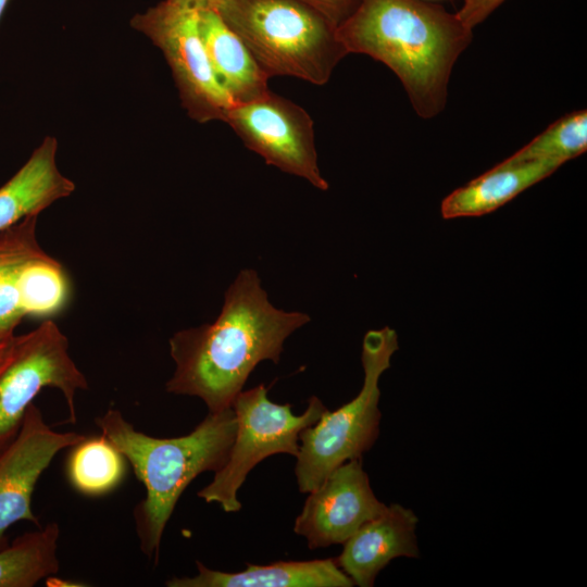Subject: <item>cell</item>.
Returning a JSON list of instances; mask_svg holds the SVG:
<instances>
[{
	"instance_id": "obj_7",
	"label": "cell",
	"mask_w": 587,
	"mask_h": 587,
	"mask_svg": "<svg viewBox=\"0 0 587 587\" xmlns=\"http://www.w3.org/2000/svg\"><path fill=\"white\" fill-rule=\"evenodd\" d=\"M45 387L59 389L70 422H76L75 396L88 382L68 353V340L51 320L16 336L12 355L0 371V452L16 437L24 415Z\"/></svg>"
},
{
	"instance_id": "obj_26",
	"label": "cell",
	"mask_w": 587,
	"mask_h": 587,
	"mask_svg": "<svg viewBox=\"0 0 587 587\" xmlns=\"http://www.w3.org/2000/svg\"><path fill=\"white\" fill-rule=\"evenodd\" d=\"M9 0H0V18L5 10V7L8 4Z\"/></svg>"
},
{
	"instance_id": "obj_10",
	"label": "cell",
	"mask_w": 587,
	"mask_h": 587,
	"mask_svg": "<svg viewBox=\"0 0 587 587\" xmlns=\"http://www.w3.org/2000/svg\"><path fill=\"white\" fill-rule=\"evenodd\" d=\"M224 122L266 164L328 189L317 165L313 121L300 105L268 90L255 100L233 104Z\"/></svg>"
},
{
	"instance_id": "obj_16",
	"label": "cell",
	"mask_w": 587,
	"mask_h": 587,
	"mask_svg": "<svg viewBox=\"0 0 587 587\" xmlns=\"http://www.w3.org/2000/svg\"><path fill=\"white\" fill-rule=\"evenodd\" d=\"M197 15L213 73L233 104L255 100L268 91V76L216 10L201 9Z\"/></svg>"
},
{
	"instance_id": "obj_12",
	"label": "cell",
	"mask_w": 587,
	"mask_h": 587,
	"mask_svg": "<svg viewBox=\"0 0 587 587\" xmlns=\"http://www.w3.org/2000/svg\"><path fill=\"white\" fill-rule=\"evenodd\" d=\"M386 508L375 497L360 459L348 460L310 491L294 532L311 550L344 544Z\"/></svg>"
},
{
	"instance_id": "obj_21",
	"label": "cell",
	"mask_w": 587,
	"mask_h": 587,
	"mask_svg": "<svg viewBox=\"0 0 587 587\" xmlns=\"http://www.w3.org/2000/svg\"><path fill=\"white\" fill-rule=\"evenodd\" d=\"M323 15L335 28L355 9L360 0H298Z\"/></svg>"
},
{
	"instance_id": "obj_22",
	"label": "cell",
	"mask_w": 587,
	"mask_h": 587,
	"mask_svg": "<svg viewBox=\"0 0 587 587\" xmlns=\"http://www.w3.org/2000/svg\"><path fill=\"white\" fill-rule=\"evenodd\" d=\"M505 0H480L472 8L467 10H460L457 13L460 18L473 29L474 26L482 23Z\"/></svg>"
},
{
	"instance_id": "obj_1",
	"label": "cell",
	"mask_w": 587,
	"mask_h": 587,
	"mask_svg": "<svg viewBox=\"0 0 587 587\" xmlns=\"http://www.w3.org/2000/svg\"><path fill=\"white\" fill-rule=\"evenodd\" d=\"M308 322L305 313L276 309L258 273L243 268L226 290L213 323L170 338L176 369L166 391L199 397L212 413L232 408L259 362L278 363L286 338Z\"/></svg>"
},
{
	"instance_id": "obj_3",
	"label": "cell",
	"mask_w": 587,
	"mask_h": 587,
	"mask_svg": "<svg viewBox=\"0 0 587 587\" xmlns=\"http://www.w3.org/2000/svg\"><path fill=\"white\" fill-rule=\"evenodd\" d=\"M96 424L125 457L146 488L134 510L140 549L158 562L164 528L186 487L201 473L218 471L228 460L237 430L233 407L209 414L196 428L176 438H155L138 432L110 408Z\"/></svg>"
},
{
	"instance_id": "obj_25",
	"label": "cell",
	"mask_w": 587,
	"mask_h": 587,
	"mask_svg": "<svg viewBox=\"0 0 587 587\" xmlns=\"http://www.w3.org/2000/svg\"><path fill=\"white\" fill-rule=\"evenodd\" d=\"M480 0H464L461 10H467V9L472 8L473 5H475Z\"/></svg>"
},
{
	"instance_id": "obj_15",
	"label": "cell",
	"mask_w": 587,
	"mask_h": 587,
	"mask_svg": "<svg viewBox=\"0 0 587 587\" xmlns=\"http://www.w3.org/2000/svg\"><path fill=\"white\" fill-rule=\"evenodd\" d=\"M192 577H173L168 587H351L353 582L335 558L311 561H279L268 565L247 564L242 572L214 571L200 561Z\"/></svg>"
},
{
	"instance_id": "obj_6",
	"label": "cell",
	"mask_w": 587,
	"mask_h": 587,
	"mask_svg": "<svg viewBox=\"0 0 587 587\" xmlns=\"http://www.w3.org/2000/svg\"><path fill=\"white\" fill-rule=\"evenodd\" d=\"M237 430L227 462L215 472L213 480L198 492L204 501L217 502L225 512H237L241 503L237 491L248 473L263 459L288 453L297 457L299 434L315 424L326 408L316 397L309 399L302 415H294L290 404H277L261 384L240 391L233 402Z\"/></svg>"
},
{
	"instance_id": "obj_19",
	"label": "cell",
	"mask_w": 587,
	"mask_h": 587,
	"mask_svg": "<svg viewBox=\"0 0 587 587\" xmlns=\"http://www.w3.org/2000/svg\"><path fill=\"white\" fill-rule=\"evenodd\" d=\"M67 475L72 486L86 496L114 489L125 475V457L105 437L85 438L73 447Z\"/></svg>"
},
{
	"instance_id": "obj_20",
	"label": "cell",
	"mask_w": 587,
	"mask_h": 587,
	"mask_svg": "<svg viewBox=\"0 0 587 587\" xmlns=\"http://www.w3.org/2000/svg\"><path fill=\"white\" fill-rule=\"evenodd\" d=\"M587 149V111L579 110L549 125L530 142L505 159L509 162L552 161L560 165Z\"/></svg>"
},
{
	"instance_id": "obj_18",
	"label": "cell",
	"mask_w": 587,
	"mask_h": 587,
	"mask_svg": "<svg viewBox=\"0 0 587 587\" xmlns=\"http://www.w3.org/2000/svg\"><path fill=\"white\" fill-rule=\"evenodd\" d=\"M60 527L51 522L0 550V587H33L59 572Z\"/></svg>"
},
{
	"instance_id": "obj_4",
	"label": "cell",
	"mask_w": 587,
	"mask_h": 587,
	"mask_svg": "<svg viewBox=\"0 0 587 587\" xmlns=\"http://www.w3.org/2000/svg\"><path fill=\"white\" fill-rule=\"evenodd\" d=\"M270 77L326 84L348 54L336 28L298 0H217L213 7Z\"/></svg>"
},
{
	"instance_id": "obj_23",
	"label": "cell",
	"mask_w": 587,
	"mask_h": 587,
	"mask_svg": "<svg viewBox=\"0 0 587 587\" xmlns=\"http://www.w3.org/2000/svg\"><path fill=\"white\" fill-rule=\"evenodd\" d=\"M15 339L16 335L14 333H0V371L5 366L12 355Z\"/></svg>"
},
{
	"instance_id": "obj_13",
	"label": "cell",
	"mask_w": 587,
	"mask_h": 587,
	"mask_svg": "<svg viewBox=\"0 0 587 587\" xmlns=\"http://www.w3.org/2000/svg\"><path fill=\"white\" fill-rule=\"evenodd\" d=\"M417 517L412 510L391 504L363 524L347 541L337 565L354 585L371 587L376 575L392 559L417 558L415 536Z\"/></svg>"
},
{
	"instance_id": "obj_11",
	"label": "cell",
	"mask_w": 587,
	"mask_h": 587,
	"mask_svg": "<svg viewBox=\"0 0 587 587\" xmlns=\"http://www.w3.org/2000/svg\"><path fill=\"white\" fill-rule=\"evenodd\" d=\"M86 437L75 432L53 430L32 403L16 437L0 452V550L8 547L7 532L20 521L39 526L32 497L42 472L53 458Z\"/></svg>"
},
{
	"instance_id": "obj_2",
	"label": "cell",
	"mask_w": 587,
	"mask_h": 587,
	"mask_svg": "<svg viewBox=\"0 0 587 587\" xmlns=\"http://www.w3.org/2000/svg\"><path fill=\"white\" fill-rule=\"evenodd\" d=\"M336 35L348 54L387 65L423 118L445 108L452 67L472 41L458 13L423 0H360Z\"/></svg>"
},
{
	"instance_id": "obj_8",
	"label": "cell",
	"mask_w": 587,
	"mask_h": 587,
	"mask_svg": "<svg viewBox=\"0 0 587 587\" xmlns=\"http://www.w3.org/2000/svg\"><path fill=\"white\" fill-rule=\"evenodd\" d=\"M38 214L0 233V333H14L25 316L50 317L68 303L72 286L63 265L40 247Z\"/></svg>"
},
{
	"instance_id": "obj_5",
	"label": "cell",
	"mask_w": 587,
	"mask_h": 587,
	"mask_svg": "<svg viewBox=\"0 0 587 587\" xmlns=\"http://www.w3.org/2000/svg\"><path fill=\"white\" fill-rule=\"evenodd\" d=\"M398 348L397 333L388 326L365 334L361 355L364 380L359 395L335 411L326 409L315 424L299 434L295 473L301 492L314 490L334 469L361 459L374 445L380 421L378 382Z\"/></svg>"
},
{
	"instance_id": "obj_24",
	"label": "cell",
	"mask_w": 587,
	"mask_h": 587,
	"mask_svg": "<svg viewBox=\"0 0 587 587\" xmlns=\"http://www.w3.org/2000/svg\"><path fill=\"white\" fill-rule=\"evenodd\" d=\"M166 1L175 5L185 8V9L198 11L201 9L212 8L213 4L217 0H166Z\"/></svg>"
},
{
	"instance_id": "obj_14",
	"label": "cell",
	"mask_w": 587,
	"mask_h": 587,
	"mask_svg": "<svg viewBox=\"0 0 587 587\" xmlns=\"http://www.w3.org/2000/svg\"><path fill=\"white\" fill-rule=\"evenodd\" d=\"M58 141L47 136L27 162L0 187V233L66 198L75 184L57 165Z\"/></svg>"
},
{
	"instance_id": "obj_17",
	"label": "cell",
	"mask_w": 587,
	"mask_h": 587,
	"mask_svg": "<svg viewBox=\"0 0 587 587\" xmlns=\"http://www.w3.org/2000/svg\"><path fill=\"white\" fill-rule=\"evenodd\" d=\"M560 166L552 161L503 160L447 196L441 202V215L444 218H455L490 213L551 175Z\"/></svg>"
},
{
	"instance_id": "obj_9",
	"label": "cell",
	"mask_w": 587,
	"mask_h": 587,
	"mask_svg": "<svg viewBox=\"0 0 587 587\" xmlns=\"http://www.w3.org/2000/svg\"><path fill=\"white\" fill-rule=\"evenodd\" d=\"M130 25L163 52L189 117L199 123L224 122L233 102L213 73L197 11L164 0L134 15Z\"/></svg>"
}]
</instances>
